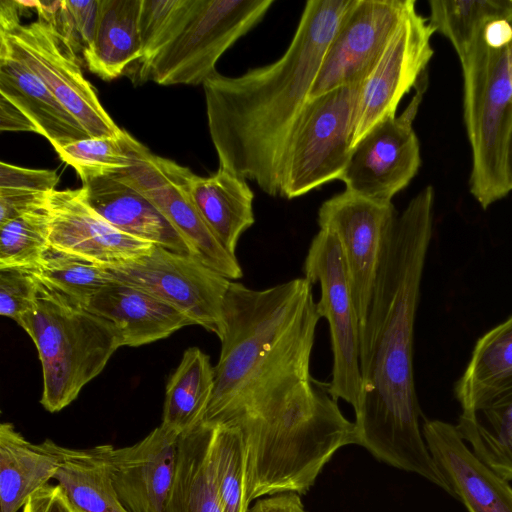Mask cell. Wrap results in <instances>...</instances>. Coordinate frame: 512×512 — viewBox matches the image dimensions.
I'll use <instances>...</instances> for the list:
<instances>
[{
	"label": "cell",
	"mask_w": 512,
	"mask_h": 512,
	"mask_svg": "<svg viewBox=\"0 0 512 512\" xmlns=\"http://www.w3.org/2000/svg\"><path fill=\"white\" fill-rule=\"evenodd\" d=\"M312 283L295 278L256 290L231 282L221 351L203 423L243 438L246 496L306 493L340 448L356 444L329 382L315 379L311 354L320 319Z\"/></svg>",
	"instance_id": "1"
},
{
	"label": "cell",
	"mask_w": 512,
	"mask_h": 512,
	"mask_svg": "<svg viewBox=\"0 0 512 512\" xmlns=\"http://www.w3.org/2000/svg\"><path fill=\"white\" fill-rule=\"evenodd\" d=\"M434 190L426 186L398 214L382 249L369 311L360 327L361 390L356 444L395 468L450 493L420 427L413 343L421 280L433 232Z\"/></svg>",
	"instance_id": "2"
},
{
	"label": "cell",
	"mask_w": 512,
	"mask_h": 512,
	"mask_svg": "<svg viewBox=\"0 0 512 512\" xmlns=\"http://www.w3.org/2000/svg\"><path fill=\"white\" fill-rule=\"evenodd\" d=\"M354 0H308L286 52L236 77L215 72L204 83L210 137L225 168L281 197L289 136L327 48Z\"/></svg>",
	"instance_id": "3"
},
{
	"label": "cell",
	"mask_w": 512,
	"mask_h": 512,
	"mask_svg": "<svg viewBox=\"0 0 512 512\" xmlns=\"http://www.w3.org/2000/svg\"><path fill=\"white\" fill-rule=\"evenodd\" d=\"M459 59L472 151L470 192L487 209L509 193L505 155L512 128V14L482 26Z\"/></svg>",
	"instance_id": "4"
},
{
	"label": "cell",
	"mask_w": 512,
	"mask_h": 512,
	"mask_svg": "<svg viewBox=\"0 0 512 512\" xmlns=\"http://www.w3.org/2000/svg\"><path fill=\"white\" fill-rule=\"evenodd\" d=\"M19 326L37 348L43 372L40 403L51 413L73 402L122 347L108 322L40 282L36 302Z\"/></svg>",
	"instance_id": "5"
},
{
	"label": "cell",
	"mask_w": 512,
	"mask_h": 512,
	"mask_svg": "<svg viewBox=\"0 0 512 512\" xmlns=\"http://www.w3.org/2000/svg\"><path fill=\"white\" fill-rule=\"evenodd\" d=\"M365 81L309 99L289 136L281 165V197L292 199L340 180L352 152Z\"/></svg>",
	"instance_id": "6"
},
{
	"label": "cell",
	"mask_w": 512,
	"mask_h": 512,
	"mask_svg": "<svg viewBox=\"0 0 512 512\" xmlns=\"http://www.w3.org/2000/svg\"><path fill=\"white\" fill-rule=\"evenodd\" d=\"M274 0H197L181 31L140 75L160 85H199L219 58L267 13Z\"/></svg>",
	"instance_id": "7"
},
{
	"label": "cell",
	"mask_w": 512,
	"mask_h": 512,
	"mask_svg": "<svg viewBox=\"0 0 512 512\" xmlns=\"http://www.w3.org/2000/svg\"><path fill=\"white\" fill-rule=\"evenodd\" d=\"M130 164L113 175L129 184L169 221L186 242L190 254L228 279L243 276L236 255L226 250L200 216L190 193L194 173L187 167L153 154L124 131Z\"/></svg>",
	"instance_id": "8"
},
{
	"label": "cell",
	"mask_w": 512,
	"mask_h": 512,
	"mask_svg": "<svg viewBox=\"0 0 512 512\" xmlns=\"http://www.w3.org/2000/svg\"><path fill=\"white\" fill-rule=\"evenodd\" d=\"M103 267L114 280L147 292L194 325L222 336L224 301L232 281L191 254L154 245L140 257Z\"/></svg>",
	"instance_id": "9"
},
{
	"label": "cell",
	"mask_w": 512,
	"mask_h": 512,
	"mask_svg": "<svg viewBox=\"0 0 512 512\" xmlns=\"http://www.w3.org/2000/svg\"><path fill=\"white\" fill-rule=\"evenodd\" d=\"M304 277L320 286L317 313L329 325L333 366L330 393L356 408L361 390L359 319L341 245L334 233L320 229L303 264Z\"/></svg>",
	"instance_id": "10"
},
{
	"label": "cell",
	"mask_w": 512,
	"mask_h": 512,
	"mask_svg": "<svg viewBox=\"0 0 512 512\" xmlns=\"http://www.w3.org/2000/svg\"><path fill=\"white\" fill-rule=\"evenodd\" d=\"M13 52L41 79L90 137H121L120 129L84 77L76 53L49 25L37 20L0 31Z\"/></svg>",
	"instance_id": "11"
},
{
	"label": "cell",
	"mask_w": 512,
	"mask_h": 512,
	"mask_svg": "<svg viewBox=\"0 0 512 512\" xmlns=\"http://www.w3.org/2000/svg\"><path fill=\"white\" fill-rule=\"evenodd\" d=\"M427 87V73L405 110L373 126L352 148L340 180L345 189L365 198L392 202L417 174L420 144L413 121Z\"/></svg>",
	"instance_id": "12"
},
{
	"label": "cell",
	"mask_w": 512,
	"mask_h": 512,
	"mask_svg": "<svg viewBox=\"0 0 512 512\" xmlns=\"http://www.w3.org/2000/svg\"><path fill=\"white\" fill-rule=\"evenodd\" d=\"M398 213L392 202H379L344 190L319 208L320 229L337 237L359 319L366 320L386 236Z\"/></svg>",
	"instance_id": "13"
},
{
	"label": "cell",
	"mask_w": 512,
	"mask_h": 512,
	"mask_svg": "<svg viewBox=\"0 0 512 512\" xmlns=\"http://www.w3.org/2000/svg\"><path fill=\"white\" fill-rule=\"evenodd\" d=\"M414 0H354L331 40L309 99L365 81Z\"/></svg>",
	"instance_id": "14"
},
{
	"label": "cell",
	"mask_w": 512,
	"mask_h": 512,
	"mask_svg": "<svg viewBox=\"0 0 512 512\" xmlns=\"http://www.w3.org/2000/svg\"><path fill=\"white\" fill-rule=\"evenodd\" d=\"M428 19L414 3L365 80L356 112L352 148L377 123L396 116L398 105L426 74L433 56Z\"/></svg>",
	"instance_id": "15"
},
{
	"label": "cell",
	"mask_w": 512,
	"mask_h": 512,
	"mask_svg": "<svg viewBox=\"0 0 512 512\" xmlns=\"http://www.w3.org/2000/svg\"><path fill=\"white\" fill-rule=\"evenodd\" d=\"M180 435L160 424L139 442L114 448L107 459L114 488L129 512H166L175 481Z\"/></svg>",
	"instance_id": "16"
},
{
	"label": "cell",
	"mask_w": 512,
	"mask_h": 512,
	"mask_svg": "<svg viewBox=\"0 0 512 512\" xmlns=\"http://www.w3.org/2000/svg\"><path fill=\"white\" fill-rule=\"evenodd\" d=\"M49 245L105 266L148 253L153 244L123 233L87 202L79 189L54 190L48 196Z\"/></svg>",
	"instance_id": "17"
},
{
	"label": "cell",
	"mask_w": 512,
	"mask_h": 512,
	"mask_svg": "<svg viewBox=\"0 0 512 512\" xmlns=\"http://www.w3.org/2000/svg\"><path fill=\"white\" fill-rule=\"evenodd\" d=\"M422 433L451 496L469 512H512V488L508 481L472 452L455 425L425 420Z\"/></svg>",
	"instance_id": "18"
},
{
	"label": "cell",
	"mask_w": 512,
	"mask_h": 512,
	"mask_svg": "<svg viewBox=\"0 0 512 512\" xmlns=\"http://www.w3.org/2000/svg\"><path fill=\"white\" fill-rule=\"evenodd\" d=\"M83 306L112 326L121 346L145 345L194 325L189 317L167 303L116 280Z\"/></svg>",
	"instance_id": "19"
},
{
	"label": "cell",
	"mask_w": 512,
	"mask_h": 512,
	"mask_svg": "<svg viewBox=\"0 0 512 512\" xmlns=\"http://www.w3.org/2000/svg\"><path fill=\"white\" fill-rule=\"evenodd\" d=\"M0 96L19 108L54 150L90 135L0 38Z\"/></svg>",
	"instance_id": "20"
},
{
	"label": "cell",
	"mask_w": 512,
	"mask_h": 512,
	"mask_svg": "<svg viewBox=\"0 0 512 512\" xmlns=\"http://www.w3.org/2000/svg\"><path fill=\"white\" fill-rule=\"evenodd\" d=\"M87 202L112 226L137 239L178 253L190 250L155 205L115 176L82 181Z\"/></svg>",
	"instance_id": "21"
},
{
	"label": "cell",
	"mask_w": 512,
	"mask_h": 512,
	"mask_svg": "<svg viewBox=\"0 0 512 512\" xmlns=\"http://www.w3.org/2000/svg\"><path fill=\"white\" fill-rule=\"evenodd\" d=\"M60 445L47 439L33 444L13 424L0 425V512H18L28 499L54 479Z\"/></svg>",
	"instance_id": "22"
},
{
	"label": "cell",
	"mask_w": 512,
	"mask_h": 512,
	"mask_svg": "<svg viewBox=\"0 0 512 512\" xmlns=\"http://www.w3.org/2000/svg\"><path fill=\"white\" fill-rule=\"evenodd\" d=\"M193 202L213 235L236 255L240 236L254 222V193L246 180L219 167L208 176L193 175L190 184Z\"/></svg>",
	"instance_id": "23"
},
{
	"label": "cell",
	"mask_w": 512,
	"mask_h": 512,
	"mask_svg": "<svg viewBox=\"0 0 512 512\" xmlns=\"http://www.w3.org/2000/svg\"><path fill=\"white\" fill-rule=\"evenodd\" d=\"M512 392V315L482 335L454 386L462 411Z\"/></svg>",
	"instance_id": "24"
},
{
	"label": "cell",
	"mask_w": 512,
	"mask_h": 512,
	"mask_svg": "<svg viewBox=\"0 0 512 512\" xmlns=\"http://www.w3.org/2000/svg\"><path fill=\"white\" fill-rule=\"evenodd\" d=\"M140 7L141 0H100L93 42L82 53L90 72L109 81L140 60Z\"/></svg>",
	"instance_id": "25"
},
{
	"label": "cell",
	"mask_w": 512,
	"mask_h": 512,
	"mask_svg": "<svg viewBox=\"0 0 512 512\" xmlns=\"http://www.w3.org/2000/svg\"><path fill=\"white\" fill-rule=\"evenodd\" d=\"M60 453L54 480L75 512H129L113 485L107 444L88 449L60 446Z\"/></svg>",
	"instance_id": "26"
},
{
	"label": "cell",
	"mask_w": 512,
	"mask_h": 512,
	"mask_svg": "<svg viewBox=\"0 0 512 512\" xmlns=\"http://www.w3.org/2000/svg\"><path fill=\"white\" fill-rule=\"evenodd\" d=\"M213 425L180 435L175 481L166 512H225L210 462Z\"/></svg>",
	"instance_id": "27"
},
{
	"label": "cell",
	"mask_w": 512,
	"mask_h": 512,
	"mask_svg": "<svg viewBox=\"0 0 512 512\" xmlns=\"http://www.w3.org/2000/svg\"><path fill=\"white\" fill-rule=\"evenodd\" d=\"M213 387L214 366L209 356L197 347L185 350L166 386L161 424L179 435L198 427Z\"/></svg>",
	"instance_id": "28"
},
{
	"label": "cell",
	"mask_w": 512,
	"mask_h": 512,
	"mask_svg": "<svg viewBox=\"0 0 512 512\" xmlns=\"http://www.w3.org/2000/svg\"><path fill=\"white\" fill-rule=\"evenodd\" d=\"M455 427L484 464L505 480H512V392L461 411Z\"/></svg>",
	"instance_id": "29"
},
{
	"label": "cell",
	"mask_w": 512,
	"mask_h": 512,
	"mask_svg": "<svg viewBox=\"0 0 512 512\" xmlns=\"http://www.w3.org/2000/svg\"><path fill=\"white\" fill-rule=\"evenodd\" d=\"M428 23L449 39L461 58L479 29L512 14V0H431Z\"/></svg>",
	"instance_id": "30"
},
{
	"label": "cell",
	"mask_w": 512,
	"mask_h": 512,
	"mask_svg": "<svg viewBox=\"0 0 512 512\" xmlns=\"http://www.w3.org/2000/svg\"><path fill=\"white\" fill-rule=\"evenodd\" d=\"M29 272L47 288L81 305L114 281L103 266L50 245L37 266Z\"/></svg>",
	"instance_id": "31"
},
{
	"label": "cell",
	"mask_w": 512,
	"mask_h": 512,
	"mask_svg": "<svg viewBox=\"0 0 512 512\" xmlns=\"http://www.w3.org/2000/svg\"><path fill=\"white\" fill-rule=\"evenodd\" d=\"M210 462L225 512H247V460L243 438L227 425H213Z\"/></svg>",
	"instance_id": "32"
},
{
	"label": "cell",
	"mask_w": 512,
	"mask_h": 512,
	"mask_svg": "<svg viewBox=\"0 0 512 512\" xmlns=\"http://www.w3.org/2000/svg\"><path fill=\"white\" fill-rule=\"evenodd\" d=\"M50 212L45 206L0 224V269L30 271L49 247Z\"/></svg>",
	"instance_id": "33"
},
{
	"label": "cell",
	"mask_w": 512,
	"mask_h": 512,
	"mask_svg": "<svg viewBox=\"0 0 512 512\" xmlns=\"http://www.w3.org/2000/svg\"><path fill=\"white\" fill-rule=\"evenodd\" d=\"M197 0H141V68L166 46L189 20Z\"/></svg>",
	"instance_id": "34"
},
{
	"label": "cell",
	"mask_w": 512,
	"mask_h": 512,
	"mask_svg": "<svg viewBox=\"0 0 512 512\" xmlns=\"http://www.w3.org/2000/svg\"><path fill=\"white\" fill-rule=\"evenodd\" d=\"M124 133V130H123ZM121 137H89L55 149L62 162L71 166L81 181L113 176L130 164Z\"/></svg>",
	"instance_id": "35"
},
{
	"label": "cell",
	"mask_w": 512,
	"mask_h": 512,
	"mask_svg": "<svg viewBox=\"0 0 512 512\" xmlns=\"http://www.w3.org/2000/svg\"><path fill=\"white\" fill-rule=\"evenodd\" d=\"M38 288L39 281L29 271L0 269V314L20 325L36 302Z\"/></svg>",
	"instance_id": "36"
},
{
	"label": "cell",
	"mask_w": 512,
	"mask_h": 512,
	"mask_svg": "<svg viewBox=\"0 0 512 512\" xmlns=\"http://www.w3.org/2000/svg\"><path fill=\"white\" fill-rule=\"evenodd\" d=\"M59 176L55 170L30 169L1 162L0 189L50 193L56 190Z\"/></svg>",
	"instance_id": "37"
},
{
	"label": "cell",
	"mask_w": 512,
	"mask_h": 512,
	"mask_svg": "<svg viewBox=\"0 0 512 512\" xmlns=\"http://www.w3.org/2000/svg\"><path fill=\"white\" fill-rule=\"evenodd\" d=\"M50 193L0 189V224L45 206Z\"/></svg>",
	"instance_id": "38"
},
{
	"label": "cell",
	"mask_w": 512,
	"mask_h": 512,
	"mask_svg": "<svg viewBox=\"0 0 512 512\" xmlns=\"http://www.w3.org/2000/svg\"><path fill=\"white\" fill-rule=\"evenodd\" d=\"M66 4L80 37L83 53L94 39L99 18L100 0H66Z\"/></svg>",
	"instance_id": "39"
},
{
	"label": "cell",
	"mask_w": 512,
	"mask_h": 512,
	"mask_svg": "<svg viewBox=\"0 0 512 512\" xmlns=\"http://www.w3.org/2000/svg\"><path fill=\"white\" fill-rule=\"evenodd\" d=\"M23 512H75L59 485L48 484L35 492Z\"/></svg>",
	"instance_id": "40"
},
{
	"label": "cell",
	"mask_w": 512,
	"mask_h": 512,
	"mask_svg": "<svg viewBox=\"0 0 512 512\" xmlns=\"http://www.w3.org/2000/svg\"><path fill=\"white\" fill-rule=\"evenodd\" d=\"M247 512H306L298 493L288 491L258 500Z\"/></svg>",
	"instance_id": "41"
},
{
	"label": "cell",
	"mask_w": 512,
	"mask_h": 512,
	"mask_svg": "<svg viewBox=\"0 0 512 512\" xmlns=\"http://www.w3.org/2000/svg\"><path fill=\"white\" fill-rule=\"evenodd\" d=\"M1 131H30L38 133L36 126L15 105L0 96Z\"/></svg>",
	"instance_id": "42"
},
{
	"label": "cell",
	"mask_w": 512,
	"mask_h": 512,
	"mask_svg": "<svg viewBox=\"0 0 512 512\" xmlns=\"http://www.w3.org/2000/svg\"><path fill=\"white\" fill-rule=\"evenodd\" d=\"M505 178L509 192L512 191V128L509 134L505 155Z\"/></svg>",
	"instance_id": "43"
}]
</instances>
